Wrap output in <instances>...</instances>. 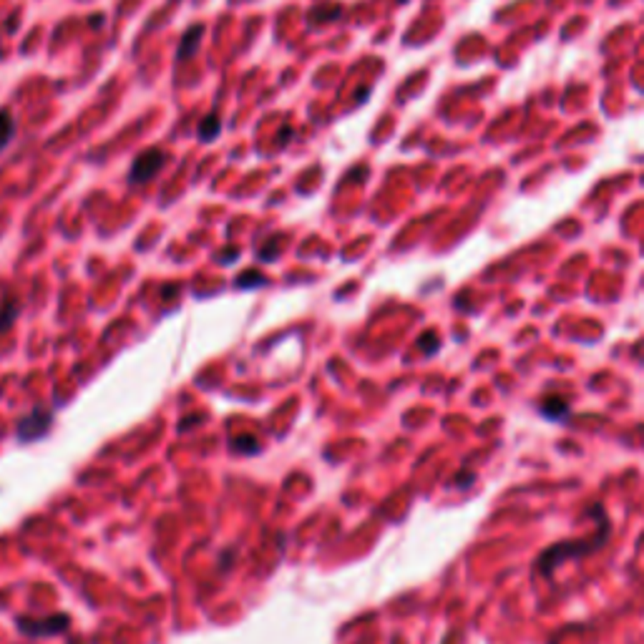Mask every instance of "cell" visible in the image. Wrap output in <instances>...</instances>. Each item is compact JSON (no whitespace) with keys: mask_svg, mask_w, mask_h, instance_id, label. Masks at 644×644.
<instances>
[{"mask_svg":"<svg viewBox=\"0 0 644 644\" xmlns=\"http://www.w3.org/2000/svg\"><path fill=\"white\" fill-rule=\"evenodd\" d=\"M68 627V619L66 616H56V619H46V621H25L20 619V629L33 637H43V634H53V632H61V629Z\"/></svg>","mask_w":644,"mask_h":644,"instance_id":"277c9868","label":"cell"},{"mask_svg":"<svg viewBox=\"0 0 644 644\" xmlns=\"http://www.w3.org/2000/svg\"><path fill=\"white\" fill-rule=\"evenodd\" d=\"M400 3H402V0H400Z\"/></svg>","mask_w":644,"mask_h":644,"instance_id":"8fae6325","label":"cell"},{"mask_svg":"<svg viewBox=\"0 0 644 644\" xmlns=\"http://www.w3.org/2000/svg\"><path fill=\"white\" fill-rule=\"evenodd\" d=\"M201 35H204V25H191V28L186 30L184 35H181V43H179V51H177V61H179V64H181V61H186V58H189L191 53L199 48Z\"/></svg>","mask_w":644,"mask_h":644,"instance_id":"8992f818","label":"cell"},{"mask_svg":"<svg viewBox=\"0 0 644 644\" xmlns=\"http://www.w3.org/2000/svg\"><path fill=\"white\" fill-rule=\"evenodd\" d=\"M0 312H3V315H0V330H3V328H6V325H8V322H13V320H16L18 302H16V299H13V302H11V299H8V302H6V305H3V310H0Z\"/></svg>","mask_w":644,"mask_h":644,"instance_id":"9c48e42d","label":"cell"},{"mask_svg":"<svg viewBox=\"0 0 644 644\" xmlns=\"http://www.w3.org/2000/svg\"><path fill=\"white\" fill-rule=\"evenodd\" d=\"M13 133H16V121L8 109H0V151L11 144Z\"/></svg>","mask_w":644,"mask_h":644,"instance_id":"ba28073f","label":"cell"},{"mask_svg":"<svg viewBox=\"0 0 644 644\" xmlns=\"http://www.w3.org/2000/svg\"><path fill=\"white\" fill-rule=\"evenodd\" d=\"M587 516H592L597 521V529L594 534L584 536V539H574V541H559V544H551L547 547L544 551L539 554L536 559V574L544 576V579H551L554 571L566 561H576V559H584V556H592L597 554L599 549L609 541L612 536V521H609V513L604 508V503H592L587 508Z\"/></svg>","mask_w":644,"mask_h":644,"instance_id":"6da1fadb","label":"cell"},{"mask_svg":"<svg viewBox=\"0 0 644 644\" xmlns=\"http://www.w3.org/2000/svg\"><path fill=\"white\" fill-rule=\"evenodd\" d=\"M51 420H53V415L48 413V410H43V408L33 410V413L25 415V418L18 423V438H20V441H35V438H40L48 431Z\"/></svg>","mask_w":644,"mask_h":644,"instance_id":"3957f363","label":"cell"},{"mask_svg":"<svg viewBox=\"0 0 644 644\" xmlns=\"http://www.w3.org/2000/svg\"><path fill=\"white\" fill-rule=\"evenodd\" d=\"M539 413L544 415L547 420H554V423H559V420L569 418L571 408H569V402L564 400V398H547V400L539 405Z\"/></svg>","mask_w":644,"mask_h":644,"instance_id":"5b68a950","label":"cell"},{"mask_svg":"<svg viewBox=\"0 0 644 644\" xmlns=\"http://www.w3.org/2000/svg\"><path fill=\"white\" fill-rule=\"evenodd\" d=\"M164 164H167V154L161 149H146L141 151V154L133 159V167L131 172H129V179H131L133 184H144V181H151V179L156 177V174L164 169Z\"/></svg>","mask_w":644,"mask_h":644,"instance_id":"7a4b0ae2","label":"cell"},{"mask_svg":"<svg viewBox=\"0 0 644 644\" xmlns=\"http://www.w3.org/2000/svg\"><path fill=\"white\" fill-rule=\"evenodd\" d=\"M438 345H441V340H438L436 335H428V338H426V342H423V340H420V347H423V352H426V355H431V352H436V350H438Z\"/></svg>","mask_w":644,"mask_h":644,"instance_id":"30bf717a","label":"cell"},{"mask_svg":"<svg viewBox=\"0 0 644 644\" xmlns=\"http://www.w3.org/2000/svg\"><path fill=\"white\" fill-rule=\"evenodd\" d=\"M219 133H222V121H219L217 114H209L201 119L199 124V138L201 141H212V138H217Z\"/></svg>","mask_w":644,"mask_h":644,"instance_id":"52a82bcc","label":"cell"}]
</instances>
